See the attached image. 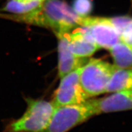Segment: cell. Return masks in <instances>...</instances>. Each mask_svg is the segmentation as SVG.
Returning <instances> with one entry per match:
<instances>
[{"label": "cell", "mask_w": 132, "mask_h": 132, "mask_svg": "<svg viewBox=\"0 0 132 132\" xmlns=\"http://www.w3.org/2000/svg\"><path fill=\"white\" fill-rule=\"evenodd\" d=\"M96 115L89 100L77 105L57 107L42 132H67Z\"/></svg>", "instance_id": "277c9868"}, {"label": "cell", "mask_w": 132, "mask_h": 132, "mask_svg": "<svg viewBox=\"0 0 132 132\" xmlns=\"http://www.w3.org/2000/svg\"><path fill=\"white\" fill-rule=\"evenodd\" d=\"M89 101L94 109L96 115L102 113L132 110V90L114 92L108 97Z\"/></svg>", "instance_id": "52a82bcc"}, {"label": "cell", "mask_w": 132, "mask_h": 132, "mask_svg": "<svg viewBox=\"0 0 132 132\" xmlns=\"http://www.w3.org/2000/svg\"><path fill=\"white\" fill-rule=\"evenodd\" d=\"M19 1H23V2H25V1H34V0H17ZM40 1H45V0H40Z\"/></svg>", "instance_id": "2e32d148"}, {"label": "cell", "mask_w": 132, "mask_h": 132, "mask_svg": "<svg viewBox=\"0 0 132 132\" xmlns=\"http://www.w3.org/2000/svg\"><path fill=\"white\" fill-rule=\"evenodd\" d=\"M93 9L92 0H73V10L81 17H86Z\"/></svg>", "instance_id": "4fadbf2b"}, {"label": "cell", "mask_w": 132, "mask_h": 132, "mask_svg": "<svg viewBox=\"0 0 132 132\" xmlns=\"http://www.w3.org/2000/svg\"><path fill=\"white\" fill-rule=\"evenodd\" d=\"M81 67L72 71L61 78L59 87L54 92L53 100L56 108L82 103L89 97L80 84Z\"/></svg>", "instance_id": "5b68a950"}, {"label": "cell", "mask_w": 132, "mask_h": 132, "mask_svg": "<svg viewBox=\"0 0 132 132\" xmlns=\"http://www.w3.org/2000/svg\"><path fill=\"white\" fill-rule=\"evenodd\" d=\"M68 34L57 36L58 42V74L61 78L75 69L81 67L86 62V57L76 56L68 47Z\"/></svg>", "instance_id": "9c48e42d"}, {"label": "cell", "mask_w": 132, "mask_h": 132, "mask_svg": "<svg viewBox=\"0 0 132 132\" xmlns=\"http://www.w3.org/2000/svg\"><path fill=\"white\" fill-rule=\"evenodd\" d=\"M131 19V18L127 16H120L111 18L110 20L115 28L116 29V30L119 33L120 35H121L123 30L130 22Z\"/></svg>", "instance_id": "5bb4252c"}, {"label": "cell", "mask_w": 132, "mask_h": 132, "mask_svg": "<svg viewBox=\"0 0 132 132\" xmlns=\"http://www.w3.org/2000/svg\"><path fill=\"white\" fill-rule=\"evenodd\" d=\"M116 67L99 59H91L81 67L80 84L89 97L105 93L106 87Z\"/></svg>", "instance_id": "3957f363"}, {"label": "cell", "mask_w": 132, "mask_h": 132, "mask_svg": "<svg viewBox=\"0 0 132 132\" xmlns=\"http://www.w3.org/2000/svg\"><path fill=\"white\" fill-rule=\"evenodd\" d=\"M132 90V69L116 68L106 87L105 92Z\"/></svg>", "instance_id": "30bf717a"}, {"label": "cell", "mask_w": 132, "mask_h": 132, "mask_svg": "<svg viewBox=\"0 0 132 132\" xmlns=\"http://www.w3.org/2000/svg\"><path fill=\"white\" fill-rule=\"evenodd\" d=\"M68 34V47L72 53L76 56L87 57L92 55L100 48L92 36L84 26H80Z\"/></svg>", "instance_id": "ba28073f"}, {"label": "cell", "mask_w": 132, "mask_h": 132, "mask_svg": "<svg viewBox=\"0 0 132 132\" xmlns=\"http://www.w3.org/2000/svg\"><path fill=\"white\" fill-rule=\"evenodd\" d=\"M82 18L61 0H45L37 11L21 16L26 22L48 28L56 36L70 32L80 26Z\"/></svg>", "instance_id": "6da1fadb"}, {"label": "cell", "mask_w": 132, "mask_h": 132, "mask_svg": "<svg viewBox=\"0 0 132 132\" xmlns=\"http://www.w3.org/2000/svg\"><path fill=\"white\" fill-rule=\"evenodd\" d=\"M80 26L87 29L100 48L109 50L121 40L119 33L109 18L83 17Z\"/></svg>", "instance_id": "8992f818"}, {"label": "cell", "mask_w": 132, "mask_h": 132, "mask_svg": "<svg viewBox=\"0 0 132 132\" xmlns=\"http://www.w3.org/2000/svg\"><path fill=\"white\" fill-rule=\"evenodd\" d=\"M120 39L132 47V19L120 35Z\"/></svg>", "instance_id": "9a60e30c"}, {"label": "cell", "mask_w": 132, "mask_h": 132, "mask_svg": "<svg viewBox=\"0 0 132 132\" xmlns=\"http://www.w3.org/2000/svg\"><path fill=\"white\" fill-rule=\"evenodd\" d=\"M117 68L127 69L132 65V47L120 40L109 49Z\"/></svg>", "instance_id": "8fae6325"}, {"label": "cell", "mask_w": 132, "mask_h": 132, "mask_svg": "<svg viewBox=\"0 0 132 132\" xmlns=\"http://www.w3.org/2000/svg\"><path fill=\"white\" fill-rule=\"evenodd\" d=\"M28 107L23 115L6 127V132H42L50 121L56 107L44 100L27 99Z\"/></svg>", "instance_id": "7a4b0ae2"}, {"label": "cell", "mask_w": 132, "mask_h": 132, "mask_svg": "<svg viewBox=\"0 0 132 132\" xmlns=\"http://www.w3.org/2000/svg\"><path fill=\"white\" fill-rule=\"evenodd\" d=\"M44 1L34 0L31 1H19L17 0H8L3 11L15 15H25L39 9Z\"/></svg>", "instance_id": "7c38bea8"}]
</instances>
